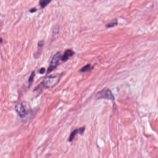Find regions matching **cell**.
I'll return each instance as SVG.
<instances>
[{"instance_id": "cell-1", "label": "cell", "mask_w": 158, "mask_h": 158, "mask_svg": "<svg viewBox=\"0 0 158 158\" xmlns=\"http://www.w3.org/2000/svg\"><path fill=\"white\" fill-rule=\"evenodd\" d=\"M60 75L54 76H48L44 79L41 85L46 88H53L58 84L60 80Z\"/></svg>"}, {"instance_id": "cell-2", "label": "cell", "mask_w": 158, "mask_h": 158, "mask_svg": "<svg viewBox=\"0 0 158 158\" xmlns=\"http://www.w3.org/2000/svg\"><path fill=\"white\" fill-rule=\"evenodd\" d=\"M97 99H109V100L113 101L115 99L114 96H113L111 91L107 88L104 89L98 92L96 96Z\"/></svg>"}, {"instance_id": "cell-3", "label": "cell", "mask_w": 158, "mask_h": 158, "mask_svg": "<svg viewBox=\"0 0 158 158\" xmlns=\"http://www.w3.org/2000/svg\"><path fill=\"white\" fill-rule=\"evenodd\" d=\"M61 56L60 52L56 53L52 58L50 62L49 67L47 70V74L50 73L52 71H53L59 64V60L61 59Z\"/></svg>"}, {"instance_id": "cell-4", "label": "cell", "mask_w": 158, "mask_h": 158, "mask_svg": "<svg viewBox=\"0 0 158 158\" xmlns=\"http://www.w3.org/2000/svg\"><path fill=\"white\" fill-rule=\"evenodd\" d=\"M15 110L18 115L21 118L25 117L27 115V111L25 107L22 103H19L17 104L15 107Z\"/></svg>"}, {"instance_id": "cell-5", "label": "cell", "mask_w": 158, "mask_h": 158, "mask_svg": "<svg viewBox=\"0 0 158 158\" xmlns=\"http://www.w3.org/2000/svg\"><path fill=\"white\" fill-rule=\"evenodd\" d=\"M85 127H81V128L79 129H76V130H74L70 134L69 138V142H71V141H73V139H74L75 137V136L77 134H83L84 133V131H85Z\"/></svg>"}, {"instance_id": "cell-6", "label": "cell", "mask_w": 158, "mask_h": 158, "mask_svg": "<svg viewBox=\"0 0 158 158\" xmlns=\"http://www.w3.org/2000/svg\"><path fill=\"white\" fill-rule=\"evenodd\" d=\"M74 54V52L71 50H67L65 51L64 54L61 56V60L63 62H65L68 60L70 57L73 56Z\"/></svg>"}, {"instance_id": "cell-7", "label": "cell", "mask_w": 158, "mask_h": 158, "mask_svg": "<svg viewBox=\"0 0 158 158\" xmlns=\"http://www.w3.org/2000/svg\"><path fill=\"white\" fill-rule=\"evenodd\" d=\"M52 0H40L39 4L42 8H44L51 2Z\"/></svg>"}, {"instance_id": "cell-8", "label": "cell", "mask_w": 158, "mask_h": 158, "mask_svg": "<svg viewBox=\"0 0 158 158\" xmlns=\"http://www.w3.org/2000/svg\"><path fill=\"white\" fill-rule=\"evenodd\" d=\"M92 68L91 67V64H87L86 65L84 66V67L82 68L81 69V70H80V72L82 73H85L87 71H90L91 70H92Z\"/></svg>"}, {"instance_id": "cell-9", "label": "cell", "mask_w": 158, "mask_h": 158, "mask_svg": "<svg viewBox=\"0 0 158 158\" xmlns=\"http://www.w3.org/2000/svg\"><path fill=\"white\" fill-rule=\"evenodd\" d=\"M35 76V71H33V73L31 74L29 78L28 82H29V87L32 85L33 84V82H34V78Z\"/></svg>"}, {"instance_id": "cell-10", "label": "cell", "mask_w": 158, "mask_h": 158, "mask_svg": "<svg viewBox=\"0 0 158 158\" xmlns=\"http://www.w3.org/2000/svg\"><path fill=\"white\" fill-rule=\"evenodd\" d=\"M117 22H114L110 23L106 25V27L108 28H112V27H114L115 25H117Z\"/></svg>"}, {"instance_id": "cell-11", "label": "cell", "mask_w": 158, "mask_h": 158, "mask_svg": "<svg viewBox=\"0 0 158 158\" xmlns=\"http://www.w3.org/2000/svg\"><path fill=\"white\" fill-rule=\"evenodd\" d=\"M45 71H46V69L45 68H42L40 69L39 73L40 74H44L45 73Z\"/></svg>"}, {"instance_id": "cell-12", "label": "cell", "mask_w": 158, "mask_h": 158, "mask_svg": "<svg viewBox=\"0 0 158 158\" xmlns=\"http://www.w3.org/2000/svg\"><path fill=\"white\" fill-rule=\"evenodd\" d=\"M44 45V41H40L38 43V46L40 47H42Z\"/></svg>"}, {"instance_id": "cell-13", "label": "cell", "mask_w": 158, "mask_h": 158, "mask_svg": "<svg viewBox=\"0 0 158 158\" xmlns=\"http://www.w3.org/2000/svg\"><path fill=\"white\" fill-rule=\"evenodd\" d=\"M36 11V9H35V8H33V9H31V10H30V11L31 13H34Z\"/></svg>"}, {"instance_id": "cell-14", "label": "cell", "mask_w": 158, "mask_h": 158, "mask_svg": "<svg viewBox=\"0 0 158 158\" xmlns=\"http://www.w3.org/2000/svg\"><path fill=\"white\" fill-rule=\"evenodd\" d=\"M2 39H1V38H0V43H1V42H2Z\"/></svg>"}]
</instances>
